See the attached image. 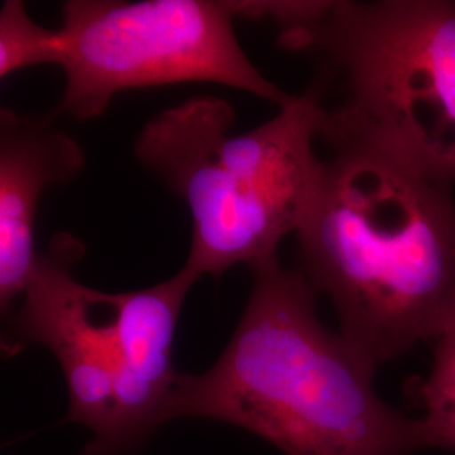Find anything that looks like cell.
<instances>
[{
    "label": "cell",
    "instance_id": "cell-9",
    "mask_svg": "<svg viewBox=\"0 0 455 455\" xmlns=\"http://www.w3.org/2000/svg\"><path fill=\"white\" fill-rule=\"evenodd\" d=\"M432 349L430 371L408 383V400L439 432L447 451H455V314L432 341Z\"/></svg>",
    "mask_w": 455,
    "mask_h": 455
},
{
    "label": "cell",
    "instance_id": "cell-2",
    "mask_svg": "<svg viewBox=\"0 0 455 455\" xmlns=\"http://www.w3.org/2000/svg\"><path fill=\"white\" fill-rule=\"evenodd\" d=\"M323 142L329 157L295 235L300 272L378 370L434 341L455 314L454 186L359 140Z\"/></svg>",
    "mask_w": 455,
    "mask_h": 455
},
{
    "label": "cell",
    "instance_id": "cell-1",
    "mask_svg": "<svg viewBox=\"0 0 455 455\" xmlns=\"http://www.w3.org/2000/svg\"><path fill=\"white\" fill-rule=\"evenodd\" d=\"M243 314L204 373H180L167 422L244 428L285 455H411L447 445L374 390L376 370L315 310L314 287L278 257L255 263Z\"/></svg>",
    "mask_w": 455,
    "mask_h": 455
},
{
    "label": "cell",
    "instance_id": "cell-5",
    "mask_svg": "<svg viewBox=\"0 0 455 455\" xmlns=\"http://www.w3.org/2000/svg\"><path fill=\"white\" fill-rule=\"evenodd\" d=\"M56 114L93 120L124 92L216 83L276 107L287 95L246 56L229 0H68Z\"/></svg>",
    "mask_w": 455,
    "mask_h": 455
},
{
    "label": "cell",
    "instance_id": "cell-4",
    "mask_svg": "<svg viewBox=\"0 0 455 455\" xmlns=\"http://www.w3.org/2000/svg\"><path fill=\"white\" fill-rule=\"evenodd\" d=\"M278 43L323 63L319 140L353 139L455 184V2L315 0Z\"/></svg>",
    "mask_w": 455,
    "mask_h": 455
},
{
    "label": "cell",
    "instance_id": "cell-6",
    "mask_svg": "<svg viewBox=\"0 0 455 455\" xmlns=\"http://www.w3.org/2000/svg\"><path fill=\"white\" fill-rule=\"evenodd\" d=\"M84 250L80 238L60 233L41 251L26 292L7 315L2 349L14 356L41 346L56 358L69 391L66 420L92 432L83 455H97L116 422L118 355L110 292L75 276Z\"/></svg>",
    "mask_w": 455,
    "mask_h": 455
},
{
    "label": "cell",
    "instance_id": "cell-8",
    "mask_svg": "<svg viewBox=\"0 0 455 455\" xmlns=\"http://www.w3.org/2000/svg\"><path fill=\"white\" fill-rule=\"evenodd\" d=\"M54 115L0 110V307L7 317L26 292L41 251L36 218L52 186L75 180L84 167L82 146L54 124Z\"/></svg>",
    "mask_w": 455,
    "mask_h": 455
},
{
    "label": "cell",
    "instance_id": "cell-7",
    "mask_svg": "<svg viewBox=\"0 0 455 455\" xmlns=\"http://www.w3.org/2000/svg\"><path fill=\"white\" fill-rule=\"evenodd\" d=\"M201 276L189 267L163 282L110 293L116 332V422L97 455H132L167 423V407L180 371L172 363L184 302Z\"/></svg>",
    "mask_w": 455,
    "mask_h": 455
},
{
    "label": "cell",
    "instance_id": "cell-10",
    "mask_svg": "<svg viewBox=\"0 0 455 455\" xmlns=\"http://www.w3.org/2000/svg\"><path fill=\"white\" fill-rule=\"evenodd\" d=\"M60 29H46L29 16L22 0H5L0 7V78L41 65H61Z\"/></svg>",
    "mask_w": 455,
    "mask_h": 455
},
{
    "label": "cell",
    "instance_id": "cell-3",
    "mask_svg": "<svg viewBox=\"0 0 455 455\" xmlns=\"http://www.w3.org/2000/svg\"><path fill=\"white\" fill-rule=\"evenodd\" d=\"M235 122L227 100L189 98L152 116L133 146L137 161L186 203L193 235L184 265L201 278L278 257L323 171V101L312 88L251 131L231 135Z\"/></svg>",
    "mask_w": 455,
    "mask_h": 455
}]
</instances>
